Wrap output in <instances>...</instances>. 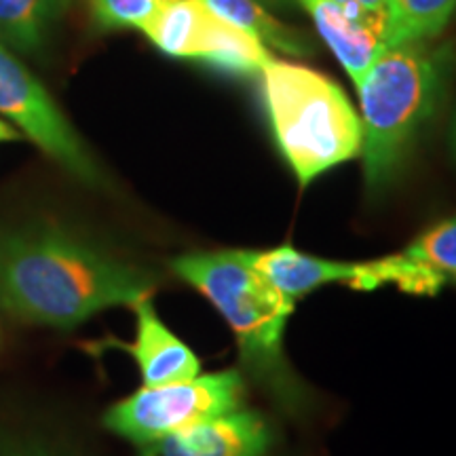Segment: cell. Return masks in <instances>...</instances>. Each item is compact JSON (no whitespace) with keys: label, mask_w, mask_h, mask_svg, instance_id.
Here are the masks:
<instances>
[{"label":"cell","mask_w":456,"mask_h":456,"mask_svg":"<svg viewBox=\"0 0 456 456\" xmlns=\"http://www.w3.org/2000/svg\"><path fill=\"white\" fill-rule=\"evenodd\" d=\"M140 30L163 53L243 77L260 74L273 57L260 38L214 13L205 0H159Z\"/></svg>","instance_id":"cell-6"},{"label":"cell","mask_w":456,"mask_h":456,"mask_svg":"<svg viewBox=\"0 0 456 456\" xmlns=\"http://www.w3.org/2000/svg\"><path fill=\"white\" fill-rule=\"evenodd\" d=\"M205 4L214 13L254 34L266 47L294 57L313 53V45L302 34L277 21L258 0H205Z\"/></svg>","instance_id":"cell-14"},{"label":"cell","mask_w":456,"mask_h":456,"mask_svg":"<svg viewBox=\"0 0 456 456\" xmlns=\"http://www.w3.org/2000/svg\"><path fill=\"white\" fill-rule=\"evenodd\" d=\"M456 283V216L425 228L406 248L383 258L363 262L357 292L395 285L412 296H436Z\"/></svg>","instance_id":"cell-8"},{"label":"cell","mask_w":456,"mask_h":456,"mask_svg":"<svg viewBox=\"0 0 456 456\" xmlns=\"http://www.w3.org/2000/svg\"><path fill=\"white\" fill-rule=\"evenodd\" d=\"M135 313V338L112 340V346L127 351L138 363L144 387H157L201 374V362L195 351L165 326L152 305V296L131 306Z\"/></svg>","instance_id":"cell-10"},{"label":"cell","mask_w":456,"mask_h":456,"mask_svg":"<svg viewBox=\"0 0 456 456\" xmlns=\"http://www.w3.org/2000/svg\"><path fill=\"white\" fill-rule=\"evenodd\" d=\"M0 456H64L32 440H3Z\"/></svg>","instance_id":"cell-18"},{"label":"cell","mask_w":456,"mask_h":456,"mask_svg":"<svg viewBox=\"0 0 456 456\" xmlns=\"http://www.w3.org/2000/svg\"><path fill=\"white\" fill-rule=\"evenodd\" d=\"M311 15L319 37L345 68L353 83H359L374 60L387 49L379 28L351 15L340 0H298Z\"/></svg>","instance_id":"cell-12"},{"label":"cell","mask_w":456,"mask_h":456,"mask_svg":"<svg viewBox=\"0 0 456 456\" xmlns=\"http://www.w3.org/2000/svg\"><path fill=\"white\" fill-rule=\"evenodd\" d=\"M452 51L406 43L385 49L355 87L362 121L363 186L379 199L406 167L446 95Z\"/></svg>","instance_id":"cell-3"},{"label":"cell","mask_w":456,"mask_h":456,"mask_svg":"<svg viewBox=\"0 0 456 456\" xmlns=\"http://www.w3.org/2000/svg\"><path fill=\"white\" fill-rule=\"evenodd\" d=\"M248 265L271 283L285 298L298 302L305 296L317 292L323 285L345 283L353 289L362 262L330 260L322 256L300 252L294 245H279L271 249H241Z\"/></svg>","instance_id":"cell-11"},{"label":"cell","mask_w":456,"mask_h":456,"mask_svg":"<svg viewBox=\"0 0 456 456\" xmlns=\"http://www.w3.org/2000/svg\"><path fill=\"white\" fill-rule=\"evenodd\" d=\"M258 3L275 4V7H285V4H288V0H258Z\"/></svg>","instance_id":"cell-21"},{"label":"cell","mask_w":456,"mask_h":456,"mask_svg":"<svg viewBox=\"0 0 456 456\" xmlns=\"http://www.w3.org/2000/svg\"><path fill=\"white\" fill-rule=\"evenodd\" d=\"M171 271L218 311L237 340L243 374L288 416L309 414L313 397L283 349L296 302L266 283L241 249L191 252L171 260Z\"/></svg>","instance_id":"cell-2"},{"label":"cell","mask_w":456,"mask_h":456,"mask_svg":"<svg viewBox=\"0 0 456 456\" xmlns=\"http://www.w3.org/2000/svg\"><path fill=\"white\" fill-rule=\"evenodd\" d=\"M275 429L258 410L237 408L140 446L138 456H269Z\"/></svg>","instance_id":"cell-9"},{"label":"cell","mask_w":456,"mask_h":456,"mask_svg":"<svg viewBox=\"0 0 456 456\" xmlns=\"http://www.w3.org/2000/svg\"><path fill=\"white\" fill-rule=\"evenodd\" d=\"M95 20L104 28H140L159 0H89Z\"/></svg>","instance_id":"cell-16"},{"label":"cell","mask_w":456,"mask_h":456,"mask_svg":"<svg viewBox=\"0 0 456 456\" xmlns=\"http://www.w3.org/2000/svg\"><path fill=\"white\" fill-rule=\"evenodd\" d=\"M340 3L351 11L353 17L366 21L370 26L379 28L385 37L387 3H389V0H340Z\"/></svg>","instance_id":"cell-17"},{"label":"cell","mask_w":456,"mask_h":456,"mask_svg":"<svg viewBox=\"0 0 456 456\" xmlns=\"http://www.w3.org/2000/svg\"><path fill=\"white\" fill-rule=\"evenodd\" d=\"M245 379L243 370L228 368L178 383L142 387L108 408L104 427L135 446H144L199 420L241 408L248 389Z\"/></svg>","instance_id":"cell-5"},{"label":"cell","mask_w":456,"mask_h":456,"mask_svg":"<svg viewBox=\"0 0 456 456\" xmlns=\"http://www.w3.org/2000/svg\"><path fill=\"white\" fill-rule=\"evenodd\" d=\"M66 0H0V38L30 51L43 43Z\"/></svg>","instance_id":"cell-15"},{"label":"cell","mask_w":456,"mask_h":456,"mask_svg":"<svg viewBox=\"0 0 456 456\" xmlns=\"http://www.w3.org/2000/svg\"><path fill=\"white\" fill-rule=\"evenodd\" d=\"M152 289L138 266L60 228L0 232V306L24 322L72 330L95 313L134 306Z\"/></svg>","instance_id":"cell-1"},{"label":"cell","mask_w":456,"mask_h":456,"mask_svg":"<svg viewBox=\"0 0 456 456\" xmlns=\"http://www.w3.org/2000/svg\"><path fill=\"white\" fill-rule=\"evenodd\" d=\"M450 146H452L454 157H456V112L452 117V125H450Z\"/></svg>","instance_id":"cell-20"},{"label":"cell","mask_w":456,"mask_h":456,"mask_svg":"<svg viewBox=\"0 0 456 456\" xmlns=\"http://www.w3.org/2000/svg\"><path fill=\"white\" fill-rule=\"evenodd\" d=\"M0 114L13 121L61 167L87 184H100L102 174L81 138L51 95L28 68L0 43Z\"/></svg>","instance_id":"cell-7"},{"label":"cell","mask_w":456,"mask_h":456,"mask_svg":"<svg viewBox=\"0 0 456 456\" xmlns=\"http://www.w3.org/2000/svg\"><path fill=\"white\" fill-rule=\"evenodd\" d=\"M15 140H20V134H17L13 127H9L4 121H0V144H3V142H15Z\"/></svg>","instance_id":"cell-19"},{"label":"cell","mask_w":456,"mask_h":456,"mask_svg":"<svg viewBox=\"0 0 456 456\" xmlns=\"http://www.w3.org/2000/svg\"><path fill=\"white\" fill-rule=\"evenodd\" d=\"M260 95L279 155L300 188L362 152V121L340 85L315 68L271 57Z\"/></svg>","instance_id":"cell-4"},{"label":"cell","mask_w":456,"mask_h":456,"mask_svg":"<svg viewBox=\"0 0 456 456\" xmlns=\"http://www.w3.org/2000/svg\"><path fill=\"white\" fill-rule=\"evenodd\" d=\"M456 13V0H389L387 49L406 43H427L437 37Z\"/></svg>","instance_id":"cell-13"}]
</instances>
